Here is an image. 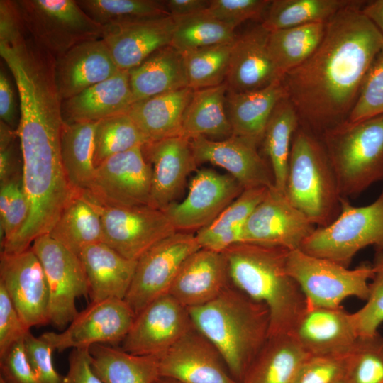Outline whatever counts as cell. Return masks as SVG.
<instances>
[{
    "instance_id": "cell-29",
    "label": "cell",
    "mask_w": 383,
    "mask_h": 383,
    "mask_svg": "<svg viewBox=\"0 0 383 383\" xmlns=\"http://www.w3.org/2000/svg\"><path fill=\"white\" fill-rule=\"evenodd\" d=\"M227 94L228 117L232 135L260 145L274 109L287 96L282 80L260 90L242 93L227 91Z\"/></svg>"
},
{
    "instance_id": "cell-32",
    "label": "cell",
    "mask_w": 383,
    "mask_h": 383,
    "mask_svg": "<svg viewBox=\"0 0 383 383\" xmlns=\"http://www.w3.org/2000/svg\"><path fill=\"white\" fill-rule=\"evenodd\" d=\"M94 372L104 383H153L160 375L159 357L136 355L115 346L89 348Z\"/></svg>"
},
{
    "instance_id": "cell-55",
    "label": "cell",
    "mask_w": 383,
    "mask_h": 383,
    "mask_svg": "<svg viewBox=\"0 0 383 383\" xmlns=\"http://www.w3.org/2000/svg\"><path fill=\"white\" fill-rule=\"evenodd\" d=\"M20 163L23 164V158L18 137L7 146L0 148L1 184L22 175L19 170Z\"/></svg>"
},
{
    "instance_id": "cell-34",
    "label": "cell",
    "mask_w": 383,
    "mask_h": 383,
    "mask_svg": "<svg viewBox=\"0 0 383 383\" xmlns=\"http://www.w3.org/2000/svg\"><path fill=\"white\" fill-rule=\"evenodd\" d=\"M269 189H244L211 223L197 231L195 236L200 248L223 252L229 247L242 243L244 225L266 196Z\"/></svg>"
},
{
    "instance_id": "cell-53",
    "label": "cell",
    "mask_w": 383,
    "mask_h": 383,
    "mask_svg": "<svg viewBox=\"0 0 383 383\" xmlns=\"http://www.w3.org/2000/svg\"><path fill=\"white\" fill-rule=\"evenodd\" d=\"M26 33L15 1H0V45H13Z\"/></svg>"
},
{
    "instance_id": "cell-1",
    "label": "cell",
    "mask_w": 383,
    "mask_h": 383,
    "mask_svg": "<svg viewBox=\"0 0 383 383\" xmlns=\"http://www.w3.org/2000/svg\"><path fill=\"white\" fill-rule=\"evenodd\" d=\"M365 2L355 1L329 19L315 52L282 78L300 126L318 135L347 120L383 49L382 35L362 12Z\"/></svg>"
},
{
    "instance_id": "cell-13",
    "label": "cell",
    "mask_w": 383,
    "mask_h": 383,
    "mask_svg": "<svg viewBox=\"0 0 383 383\" xmlns=\"http://www.w3.org/2000/svg\"><path fill=\"white\" fill-rule=\"evenodd\" d=\"M152 171L143 146L113 155L96 168L89 192L113 206H152Z\"/></svg>"
},
{
    "instance_id": "cell-4",
    "label": "cell",
    "mask_w": 383,
    "mask_h": 383,
    "mask_svg": "<svg viewBox=\"0 0 383 383\" xmlns=\"http://www.w3.org/2000/svg\"><path fill=\"white\" fill-rule=\"evenodd\" d=\"M285 195L318 227L340 211L336 177L320 136L299 125L292 139Z\"/></svg>"
},
{
    "instance_id": "cell-21",
    "label": "cell",
    "mask_w": 383,
    "mask_h": 383,
    "mask_svg": "<svg viewBox=\"0 0 383 383\" xmlns=\"http://www.w3.org/2000/svg\"><path fill=\"white\" fill-rule=\"evenodd\" d=\"M143 151L152 171V206L164 210L174 203L188 175L196 170L190 140L174 136L148 142Z\"/></svg>"
},
{
    "instance_id": "cell-28",
    "label": "cell",
    "mask_w": 383,
    "mask_h": 383,
    "mask_svg": "<svg viewBox=\"0 0 383 383\" xmlns=\"http://www.w3.org/2000/svg\"><path fill=\"white\" fill-rule=\"evenodd\" d=\"M194 91L187 87L140 100L127 113L148 143L182 136L184 114Z\"/></svg>"
},
{
    "instance_id": "cell-17",
    "label": "cell",
    "mask_w": 383,
    "mask_h": 383,
    "mask_svg": "<svg viewBox=\"0 0 383 383\" xmlns=\"http://www.w3.org/2000/svg\"><path fill=\"white\" fill-rule=\"evenodd\" d=\"M275 187L257 206L244 225L242 243L300 250L316 227Z\"/></svg>"
},
{
    "instance_id": "cell-11",
    "label": "cell",
    "mask_w": 383,
    "mask_h": 383,
    "mask_svg": "<svg viewBox=\"0 0 383 383\" xmlns=\"http://www.w3.org/2000/svg\"><path fill=\"white\" fill-rule=\"evenodd\" d=\"M30 247L41 262L48 284L49 323L62 329L79 313L76 299L89 293L83 264L78 255L48 233L35 239Z\"/></svg>"
},
{
    "instance_id": "cell-50",
    "label": "cell",
    "mask_w": 383,
    "mask_h": 383,
    "mask_svg": "<svg viewBox=\"0 0 383 383\" xmlns=\"http://www.w3.org/2000/svg\"><path fill=\"white\" fill-rule=\"evenodd\" d=\"M0 372L6 383H40L28 360L24 338L0 356Z\"/></svg>"
},
{
    "instance_id": "cell-23",
    "label": "cell",
    "mask_w": 383,
    "mask_h": 383,
    "mask_svg": "<svg viewBox=\"0 0 383 383\" xmlns=\"http://www.w3.org/2000/svg\"><path fill=\"white\" fill-rule=\"evenodd\" d=\"M101 39L120 70H129L158 49L170 45L174 19L171 16L104 26Z\"/></svg>"
},
{
    "instance_id": "cell-60",
    "label": "cell",
    "mask_w": 383,
    "mask_h": 383,
    "mask_svg": "<svg viewBox=\"0 0 383 383\" xmlns=\"http://www.w3.org/2000/svg\"><path fill=\"white\" fill-rule=\"evenodd\" d=\"M335 383H349L345 377V375L340 379L338 381H337Z\"/></svg>"
},
{
    "instance_id": "cell-48",
    "label": "cell",
    "mask_w": 383,
    "mask_h": 383,
    "mask_svg": "<svg viewBox=\"0 0 383 383\" xmlns=\"http://www.w3.org/2000/svg\"><path fill=\"white\" fill-rule=\"evenodd\" d=\"M270 3V0H210L206 11L235 30L248 20L262 21Z\"/></svg>"
},
{
    "instance_id": "cell-51",
    "label": "cell",
    "mask_w": 383,
    "mask_h": 383,
    "mask_svg": "<svg viewBox=\"0 0 383 383\" xmlns=\"http://www.w3.org/2000/svg\"><path fill=\"white\" fill-rule=\"evenodd\" d=\"M30 329L26 326L4 287L0 284V356Z\"/></svg>"
},
{
    "instance_id": "cell-27",
    "label": "cell",
    "mask_w": 383,
    "mask_h": 383,
    "mask_svg": "<svg viewBox=\"0 0 383 383\" xmlns=\"http://www.w3.org/2000/svg\"><path fill=\"white\" fill-rule=\"evenodd\" d=\"M79 257L87 274L91 301L125 299L137 260L123 257L104 242L87 246Z\"/></svg>"
},
{
    "instance_id": "cell-42",
    "label": "cell",
    "mask_w": 383,
    "mask_h": 383,
    "mask_svg": "<svg viewBox=\"0 0 383 383\" xmlns=\"http://www.w3.org/2000/svg\"><path fill=\"white\" fill-rule=\"evenodd\" d=\"M232 43L201 48L182 53L188 87L197 90L225 82Z\"/></svg>"
},
{
    "instance_id": "cell-52",
    "label": "cell",
    "mask_w": 383,
    "mask_h": 383,
    "mask_svg": "<svg viewBox=\"0 0 383 383\" xmlns=\"http://www.w3.org/2000/svg\"><path fill=\"white\" fill-rule=\"evenodd\" d=\"M29 211V204L21 178L16 184L6 215L0 219L1 247L11 240L22 229L28 218Z\"/></svg>"
},
{
    "instance_id": "cell-59",
    "label": "cell",
    "mask_w": 383,
    "mask_h": 383,
    "mask_svg": "<svg viewBox=\"0 0 383 383\" xmlns=\"http://www.w3.org/2000/svg\"><path fill=\"white\" fill-rule=\"evenodd\" d=\"M153 383H179V382L170 378L160 377Z\"/></svg>"
},
{
    "instance_id": "cell-9",
    "label": "cell",
    "mask_w": 383,
    "mask_h": 383,
    "mask_svg": "<svg viewBox=\"0 0 383 383\" xmlns=\"http://www.w3.org/2000/svg\"><path fill=\"white\" fill-rule=\"evenodd\" d=\"M82 192L101 217L103 242L129 260H138L155 244L177 231L163 210L150 206H109Z\"/></svg>"
},
{
    "instance_id": "cell-39",
    "label": "cell",
    "mask_w": 383,
    "mask_h": 383,
    "mask_svg": "<svg viewBox=\"0 0 383 383\" xmlns=\"http://www.w3.org/2000/svg\"><path fill=\"white\" fill-rule=\"evenodd\" d=\"M353 0H272L261 22L268 31L327 22Z\"/></svg>"
},
{
    "instance_id": "cell-16",
    "label": "cell",
    "mask_w": 383,
    "mask_h": 383,
    "mask_svg": "<svg viewBox=\"0 0 383 383\" xmlns=\"http://www.w3.org/2000/svg\"><path fill=\"white\" fill-rule=\"evenodd\" d=\"M0 284L27 328L49 323L48 284L31 247L16 254L1 252Z\"/></svg>"
},
{
    "instance_id": "cell-58",
    "label": "cell",
    "mask_w": 383,
    "mask_h": 383,
    "mask_svg": "<svg viewBox=\"0 0 383 383\" xmlns=\"http://www.w3.org/2000/svg\"><path fill=\"white\" fill-rule=\"evenodd\" d=\"M361 10L383 36V0L366 1Z\"/></svg>"
},
{
    "instance_id": "cell-8",
    "label": "cell",
    "mask_w": 383,
    "mask_h": 383,
    "mask_svg": "<svg viewBox=\"0 0 383 383\" xmlns=\"http://www.w3.org/2000/svg\"><path fill=\"white\" fill-rule=\"evenodd\" d=\"M15 1L26 33L55 58L81 43L101 39L103 28L77 1Z\"/></svg>"
},
{
    "instance_id": "cell-36",
    "label": "cell",
    "mask_w": 383,
    "mask_h": 383,
    "mask_svg": "<svg viewBox=\"0 0 383 383\" xmlns=\"http://www.w3.org/2000/svg\"><path fill=\"white\" fill-rule=\"evenodd\" d=\"M48 234L78 256L104 238L101 217L81 191L74 192Z\"/></svg>"
},
{
    "instance_id": "cell-2",
    "label": "cell",
    "mask_w": 383,
    "mask_h": 383,
    "mask_svg": "<svg viewBox=\"0 0 383 383\" xmlns=\"http://www.w3.org/2000/svg\"><path fill=\"white\" fill-rule=\"evenodd\" d=\"M289 250L250 243L235 244L223 252L230 283L270 313V336L291 334L307 306L306 297L288 273Z\"/></svg>"
},
{
    "instance_id": "cell-38",
    "label": "cell",
    "mask_w": 383,
    "mask_h": 383,
    "mask_svg": "<svg viewBox=\"0 0 383 383\" xmlns=\"http://www.w3.org/2000/svg\"><path fill=\"white\" fill-rule=\"evenodd\" d=\"M326 22L312 23L269 33L267 48L280 74L304 62L320 45Z\"/></svg>"
},
{
    "instance_id": "cell-15",
    "label": "cell",
    "mask_w": 383,
    "mask_h": 383,
    "mask_svg": "<svg viewBox=\"0 0 383 383\" xmlns=\"http://www.w3.org/2000/svg\"><path fill=\"white\" fill-rule=\"evenodd\" d=\"M243 190L228 174L200 169L193 177L184 199L163 211L177 231H199L211 223Z\"/></svg>"
},
{
    "instance_id": "cell-45",
    "label": "cell",
    "mask_w": 383,
    "mask_h": 383,
    "mask_svg": "<svg viewBox=\"0 0 383 383\" xmlns=\"http://www.w3.org/2000/svg\"><path fill=\"white\" fill-rule=\"evenodd\" d=\"M372 265L368 298L361 309L352 313L359 336L375 334L383 323V251H375Z\"/></svg>"
},
{
    "instance_id": "cell-19",
    "label": "cell",
    "mask_w": 383,
    "mask_h": 383,
    "mask_svg": "<svg viewBox=\"0 0 383 383\" xmlns=\"http://www.w3.org/2000/svg\"><path fill=\"white\" fill-rule=\"evenodd\" d=\"M158 357L160 377L179 383H239L217 348L195 327Z\"/></svg>"
},
{
    "instance_id": "cell-41",
    "label": "cell",
    "mask_w": 383,
    "mask_h": 383,
    "mask_svg": "<svg viewBox=\"0 0 383 383\" xmlns=\"http://www.w3.org/2000/svg\"><path fill=\"white\" fill-rule=\"evenodd\" d=\"M77 3L101 27L170 16L165 1L77 0Z\"/></svg>"
},
{
    "instance_id": "cell-14",
    "label": "cell",
    "mask_w": 383,
    "mask_h": 383,
    "mask_svg": "<svg viewBox=\"0 0 383 383\" xmlns=\"http://www.w3.org/2000/svg\"><path fill=\"white\" fill-rule=\"evenodd\" d=\"M194 327L188 309L166 294L135 316L121 349L136 355L160 356Z\"/></svg>"
},
{
    "instance_id": "cell-20",
    "label": "cell",
    "mask_w": 383,
    "mask_h": 383,
    "mask_svg": "<svg viewBox=\"0 0 383 383\" xmlns=\"http://www.w3.org/2000/svg\"><path fill=\"white\" fill-rule=\"evenodd\" d=\"M291 335L309 355L345 356L359 335L352 313L337 308L306 306Z\"/></svg>"
},
{
    "instance_id": "cell-7",
    "label": "cell",
    "mask_w": 383,
    "mask_h": 383,
    "mask_svg": "<svg viewBox=\"0 0 383 383\" xmlns=\"http://www.w3.org/2000/svg\"><path fill=\"white\" fill-rule=\"evenodd\" d=\"M287 269L301 289L307 305L318 307H340L350 296L366 301L373 275L369 262L349 269L301 250H289Z\"/></svg>"
},
{
    "instance_id": "cell-31",
    "label": "cell",
    "mask_w": 383,
    "mask_h": 383,
    "mask_svg": "<svg viewBox=\"0 0 383 383\" xmlns=\"http://www.w3.org/2000/svg\"><path fill=\"white\" fill-rule=\"evenodd\" d=\"M308 356L291 334L270 336L242 383H292Z\"/></svg>"
},
{
    "instance_id": "cell-25",
    "label": "cell",
    "mask_w": 383,
    "mask_h": 383,
    "mask_svg": "<svg viewBox=\"0 0 383 383\" xmlns=\"http://www.w3.org/2000/svg\"><path fill=\"white\" fill-rule=\"evenodd\" d=\"M229 284L223 252L201 248L184 263L168 294L189 309L212 301Z\"/></svg>"
},
{
    "instance_id": "cell-61",
    "label": "cell",
    "mask_w": 383,
    "mask_h": 383,
    "mask_svg": "<svg viewBox=\"0 0 383 383\" xmlns=\"http://www.w3.org/2000/svg\"><path fill=\"white\" fill-rule=\"evenodd\" d=\"M0 383H6V382L1 377H0Z\"/></svg>"
},
{
    "instance_id": "cell-35",
    "label": "cell",
    "mask_w": 383,
    "mask_h": 383,
    "mask_svg": "<svg viewBox=\"0 0 383 383\" xmlns=\"http://www.w3.org/2000/svg\"><path fill=\"white\" fill-rule=\"evenodd\" d=\"M97 123H64L60 156L68 182L74 191H87L93 182L96 172L94 154Z\"/></svg>"
},
{
    "instance_id": "cell-43",
    "label": "cell",
    "mask_w": 383,
    "mask_h": 383,
    "mask_svg": "<svg viewBox=\"0 0 383 383\" xmlns=\"http://www.w3.org/2000/svg\"><path fill=\"white\" fill-rule=\"evenodd\" d=\"M147 143L127 113L99 121L94 135V166L96 168L109 157Z\"/></svg>"
},
{
    "instance_id": "cell-37",
    "label": "cell",
    "mask_w": 383,
    "mask_h": 383,
    "mask_svg": "<svg viewBox=\"0 0 383 383\" xmlns=\"http://www.w3.org/2000/svg\"><path fill=\"white\" fill-rule=\"evenodd\" d=\"M298 114L287 96L276 106L261 145L274 177V187L285 194L292 139L299 126Z\"/></svg>"
},
{
    "instance_id": "cell-40",
    "label": "cell",
    "mask_w": 383,
    "mask_h": 383,
    "mask_svg": "<svg viewBox=\"0 0 383 383\" xmlns=\"http://www.w3.org/2000/svg\"><path fill=\"white\" fill-rule=\"evenodd\" d=\"M170 45L184 53L201 48L232 43L235 30L212 16L206 10L173 17Z\"/></svg>"
},
{
    "instance_id": "cell-30",
    "label": "cell",
    "mask_w": 383,
    "mask_h": 383,
    "mask_svg": "<svg viewBox=\"0 0 383 383\" xmlns=\"http://www.w3.org/2000/svg\"><path fill=\"white\" fill-rule=\"evenodd\" d=\"M133 103L188 87L183 54L162 47L128 70Z\"/></svg>"
},
{
    "instance_id": "cell-6",
    "label": "cell",
    "mask_w": 383,
    "mask_h": 383,
    "mask_svg": "<svg viewBox=\"0 0 383 383\" xmlns=\"http://www.w3.org/2000/svg\"><path fill=\"white\" fill-rule=\"evenodd\" d=\"M367 246L383 251V189L374 201L364 206H354L342 198L336 218L316 228L300 250L349 267L355 255Z\"/></svg>"
},
{
    "instance_id": "cell-46",
    "label": "cell",
    "mask_w": 383,
    "mask_h": 383,
    "mask_svg": "<svg viewBox=\"0 0 383 383\" xmlns=\"http://www.w3.org/2000/svg\"><path fill=\"white\" fill-rule=\"evenodd\" d=\"M383 115V49L371 65L347 120L362 121Z\"/></svg>"
},
{
    "instance_id": "cell-47",
    "label": "cell",
    "mask_w": 383,
    "mask_h": 383,
    "mask_svg": "<svg viewBox=\"0 0 383 383\" xmlns=\"http://www.w3.org/2000/svg\"><path fill=\"white\" fill-rule=\"evenodd\" d=\"M348 355L308 356L299 367L292 383H335L346 374Z\"/></svg>"
},
{
    "instance_id": "cell-49",
    "label": "cell",
    "mask_w": 383,
    "mask_h": 383,
    "mask_svg": "<svg viewBox=\"0 0 383 383\" xmlns=\"http://www.w3.org/2000/svg\"><path fill=\"white\" fill-rule=\"evenodd\" d=\"M24 345L28 360L40 383H62L63 376L56 370L52 358L54 349L30 331L24 337Z\"/></svg>"
},
{
    "instance_id": "cell-26",
    "label": "cell",
    "mask_w": 383,
    "mask_h": 383,
    "mask_svg": "<svg viewBox=\"0 0 383 383\" xmlns=\"http://www.w3.org/2000/svg\"><path fill=\"white\" fill-rule=\"evenodd\" d=\"M133 104L128 70H119L111 77L77 95L62 100L64 122H98L126 113Z\"/></svg>"
},
{
    "instance_id": "cell-10",
    "label": "cell",
    "mask_w": 383,
    "mask_h": 383,
    "mask_svg": "<svg viewBox=\"0 0 383 383\" xmlns=\"http://www.w3.org/2000/svg\"><path fill=\"white\" fill-rule=\"evenodd\" d=\"M199 249L194 234L177 231L139 257L124 299L135 315L155 299L168 294L184 263Z\"/></svg>"
},
{
    "instance_id": "cell-33",
    "label": "cell",
    "mask_w": 383,
    "mask_h": 383,
    "mask_svg": "<svg viewBox=\"0 0 383 383\" xmlns=\"http://www.w3.org/2000/svg\"><path fill=\"white\" fill-rule=\"evenodd\" d=\"M225 82L218 86L194 90L185 110L182 136L192 139L198 136L227 138L232 135V128L226 113Z\"/></svg>"
},
{
    "instance_id": "cell-54",
    "label": "cell",
    "mask_w": 383,
    "mask_h": 383,
    "mask_svg": "<svg viewBox=\"0 0 383 383\" xmlns=\"http://www.w3.org/2000/svg\"><path fill=\"white\" fill-rule=\"evenodd\" d=\"M68 362L62 383H104L92 369L89 348L72 349Z\"/></svg>"
},
{
    "instance_id": "cell-56",
    "label": "cell",
    "mask_w": 383,
    "mask_h": 383,
    "mask_svg": "<svg viewBox=\"0 0 383 383\" xmlns=\"http://www.w3.org/2000/svg\"><path fill=\"white\" fill-rule=\"evenodd\" d=\"M16 102L10 80L4 70L0 72V118L1 121L17 130Z\"/></svg>"
},
{
    "instance_id": "cell-3",
    "label": "cell",
    "mask_w": 383,
    "mask_h": 383,
    "mask_svg": "<svg viewBox=\"0 0 383 383\" xmlns=\"http://www.w3.org/2000/svg\"><path fill=\"white\" fill-rule=\"evenodd\" d=\"M187 309L194 326L217 348L231 376L242 383L269 338L267 307L230 283L212 301Z\"/></svg>"
},
{
    "instance_id": "cell-5",
    "label": "cell",
    "mask_w": 383,
    "mask_h": 383,
    "mask_svg": "<svg viewBox=\"0 0 383 383\" xmlns=\"http://www.w3.org/2000/svg\"><path fill=\"white\" fill-rule=\"evenodd\" d=\"M319 136L342 198L358 196L383 179V115L345 121Z\"/></svg>"
},
{
    "instance_id": "cell-57",
    "label": "cell",
    "mask_w": 383,
    "mask_h": 383,
    "mask_svg": "<svg viewBox=\"0 0 383 383\" xmlns=\"http://www.w3.org/2000/svg\"><path fill=\"white\" fill-rule=\"evenodd\" d=\"M165 2L169 14L172 17L205 11L210 4V0H167Z\"/></svg>"
},
{
    "instance_id": "cell-24",
    "label": "cell",
    "mask_w": 383,
    "mask_h": 383,
    "mask_svg": "<svg viewBox=\"0 0 383 383\" xmlns=\"http://www.w3.org/2000/svg\"><path fill=\"white\" fill-rule=\"evenodd\" d=\"M119 70L102 39L87 40L55 58V84L62 100H65L111 77Z\"/></svg>"
},
{
    "instance_id": "cell-22",
    "label": "cell",
    "mask_w": 383,
    "mask_h": 383,
    "mask_svg": "<svg viewBox=\"0 0 383 383\" xmlns=\"http://www.w3.org/2000/svg\"><path fill=\"white\" fill-rule=\"evenodd\" d=\"M269 33L260 23L235 38L226 79L228 92L260 90L282 80L268 50Z\"/></svg>"
},
{
    "instance_id": "cell-12",
    "label": "cell",
    "mask_w": 383,
    "mask_h": 383,
    "mask_svg": "<svg viewBox=\"0 0 383 383\" xmlns=\"http://www.w3.org/2000/svg\"><path fill=\"white\" fill-rule=\"evenodd\" d=\"M135 316L124 299L91 301L62 331H48L40 337L60 353L96 344L115 346L122 343Z\"/></svg>"
},
{
    "instance_id": "cell-44",
    "label": "cell",
    "mask_w": 383,
    "mask_h": 383,
    "mask_svg": "<svg viewBox=\"0 0 383 383\" xmlns=\"http://www.w3.org/2000/svg\"><path fill=\"white\" fill-rule=\"evenodd\" d=\"M349 383H383V337L376 333L359 336L348 355Z\"/></svg>"
},
{
    "instance_id": "cell-18",
    "label": "cell",
    "mask_w": 383,
    "mask_h": 383,
    "mask_svg": "<svg viewBox=\"0 0 383 383\" xmlns=\"http://www.w3.org/2000/svg\"><path fill=\"white\" fill-rule=\"evenodd\" d=\"M190 143L197 165L209 162L223 168L244 189L275 187L268 162L251 141L232 135L219 140L198 136Z\"/></svg>"
}]
</instances>
